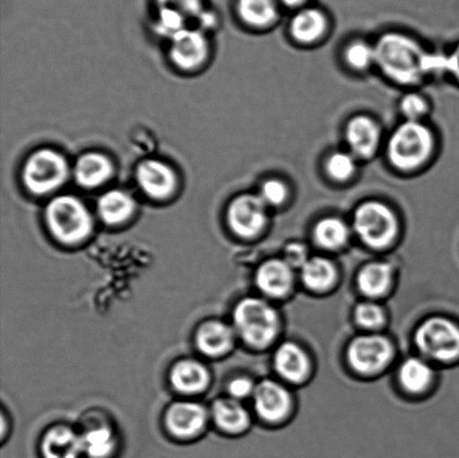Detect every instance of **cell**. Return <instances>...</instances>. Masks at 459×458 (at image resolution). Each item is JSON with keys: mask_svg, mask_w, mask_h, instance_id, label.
Listing matches in <instances>:
<instances>
[{"mask_svg": "<svg viewBox=\"0 0 459 458\" xmlns=\"http://www.w3.org/2000/svg\"><path fill=\"white\" fill-rule=\"evenodd\" d=\"M375 48L377 65L395 82L416 84L425 75L424 58L427 52L409 36L385 34L377 40Z\"/></svg>", "mask_w": 459, "mask_h": 458, "instance_id": "1", "label": "cell"}, {"mask_svg": "<svg viewBox=\"0 0 459 458\" xmlns=\"http://www.w3.org/2000/svg\"><path fill=\"white\" fill-rule=\"evenodd\" d=\"M434 148L431 130L420 121H406L394 130L388 143L390 163L400 170L420 168Z\"/></svg>", "mask_w": 459, "mask_h": 458, "instance_id": "2", "label": "cell"}, {"mask_svg": "<svg viewBox=\"0 0 459 458\" xmlns=\"http://www.w3.org/2000/svg\"><path fill=\"white\" fill-rule=\"evenodd\" d=\"M47 220L49 230L65 244H76L91 232L92 218L83 203L74 196H58L48 204Z\"/></svg>", "mask_w": 459, "mask_h": 458, "instance_id": "3", "label": "cell"}, {"mask_svg": "<svg viewBox=\"0 0 459 458\" xmlns=\"http://www.w3.org/2000/svg\"><path fill=\"white\" fill-rule=\"evenodd\" d=\"M234 324L247 343L263 348L277 335L278 317L274 309L264 300L246 298L234 311Z\"/></svg>", "mask_w": 459, "mask_h": 458, "instance_id": "4", "label": "cell"}, {"mask_svg": "<svg viewBox=\"0 0 459 458\" xmlns=\"http://www.w3.org/2000/svg\"><path fill=\"white\" fill-rule=\"evenodd\" d=\"M353 227L364 244L372 248H385L397 235L398 222L388 205L368 201L355 211Z\"/></svg>", "mask_w": 459, "mask_h": 458, "instance_id": "5", "label": "cell"}, {"mask_svg": "<svg viewBox=\"0 0 459 458\" xmlns=\"http://www.w3.org/2000/svg\"><path fill=\"white\" fill-rule=\"evenodd\" d=\"M69 175L65 157L51 150L34 152L26 161L22 178L34 194H47L61 186Z\"/></svg>", "mask_w": 459, "mask_h": 458, "instance_id": "6", "label": "cell"}, {"mask_svg": "<svg viewBox=\"0 0 459 458\" xmlns=\"http://www.w3.org/2000/svg\"><path fill=\"white\" fill-rule=\"evenodd\" d=\"M416 342L426 356L440 361L459 358V327L445 318H431L417 331Z\"/></svg>", "mask_w": 459, "mask_h": 458, "instance_id": "7", "label": "cell"}, {"mask_svg": "<svg viewBox=\"0 0 459 458\" xmlns=\"http://www.w3.org/2000/svg\"><path fill=\"white\" fill-rule=\"evenodd\" d=\"M267 204L260 195L245 194L232 201L228 210L230 227L237 235L251 238L258 235L267 222Z\"/></svg>", "mask_w": 459, "mask_h": 458, "instance_id": "8", "label": "cell"}, {"mask_svg": "<svg viewBox=\"0 0 459 458\" xmlns=\"http://www.w3.org/2000/svg\"><path fill=\"white\" fill-rule=\"evenodd\" d=\"M393 345L377 335H364L353 340L349 348V361L361 374H375L388 365Z\"/></svg>", "mask_w": 459, "mask_h": 458, "instance_id": "9", "label": "cell"}, {"mask_svg": "<svg viewBox=\"0 0 459 458\" xmlns=\"http://www.w3.org/2000/svg\"><path fill=\"white\" fill-rule=\"evenodd\" d=\"M170 57L183 70L199 66L208 56V44L199 30L184 29L172 38Z\"/></svg>", "mask_w": 459, "mask_h": 458, "instance_id": "10", "label": "cell"}, {"mask_svg": "<svg viewBox=\"0 0 459 458\" xmlns=\"http://www.w3.org/2000/svg\"><path fill=\"white\" fill-rule=\"evenodd\" d=\"M137 179L143 191L154 199H165L173 194L178 184L173 169L156 160L143 161L138 166Z\"/></svg>", "mask_w": 459, "mask_h": 458, "instance_id": "11", "label": "cell"}, {"mask_svg": "<svg viewBox=\"0 0 459 458\" xmlns=\"http://www.w3.org/2000/svg\"><path fill=\"white\" fill-rule=\"evenodd\" d=\"M381 133L379 125L368 116H357L346 127V141L354 155L370 159L379 147Z\"/></svg>", "mask_w": 459, "mask_h": 458, "instance_id": "12", "label": "cell"}, {"mask_svg": "<svg viewBox=\"0 0 459 458\" xmlns=\"http://www.w3.org/2000/svg\"><path fill=\"white\" fill-rule=\"evenodd\" d=\"M256 412L264 420H281L290 406V394L281 385L272 380L263 381L254 393Z\"/></svg>", "mask_w": 459, "mask_h": 458, "instance_id": "13", "label": "cell"}, {"mask_svg": "<svg viewBox=\"0 0 459 458\" xmlns=\"http://www.w3.org/2000/svg\"><path fill=\"white\" fill-rule=\"evenodd\" d=\"M166 424L175 436L191 438L204 429L206 424V411L197 403L179 402L169 410Z\"/></svg>", "mask_w": 459, "mask_h": 458, "instance_id": "14", "label": "cell"}, {"mask_svg": "<svg viewBox=\"0 0 459 458\" xmlns=\"http://www.w3.org/2000/svg\"><path fill=\"white\" fill-rule=\"evenodd\" d=\"M292 267L285 260H270L256 272V285L264 294L281 298L290 291L292 284Z\"/></svg>", "mask_w": 459, "mask_h": 458, "instance_id": "15", "label": "cell"}, {"mask_svg": "<svg viewBox=\"0 0 459 458\" xmlns=\"http://www.w3.org/2000/svg\"><path fill=\"white\" fill-rule=\"evenodd\" d=\"M43 458H80L83 454L82 436L66 428H56L45 435Z\"/></svg>", "mask_w": 459, "mask_h": 458, "instance_id": "16", "label": "cell"}, {"mask_svg": "<svg viewBox=\"0 0 459 458\" xmlns=\"http://www.w3.org/2000/svg\"><path fill=\"white\" fill-rule=\"evenodd\" d=\"M114 172L111 161L105 155L89 152L78 161L74 168L76 182L87 188H93L105 183Z\"/></svg>", "mask_w": 459, "mask_h": 458, "instance_id": "17", "label": "cell"}, {"mask_svg": "<svg viewBox=\"0 0 459 458\" xmlns=\"http://www.w3.org/2000/svg\"><path fill=\"white\" fill-rule=\"evenodd\" d=\"M196 344L206 356H222L232 347L233 332L221 322L206 323L197 333Z\"/></svg>", "mask_w": 459, "mask_h": 458, "instance_id": "18", "label": "cell"}, {"mask_svg": "<svg viewBox=\"0 0 459 458\" xmlns=\"http://www.w3.org/2000/svg\"><path fill=\"white\" fill-rule=\"evenodd\" d=\"M274 365L283 378L299 383L308 371V359L303 350L294 343H283L274 356Z\"/></svg>", "mask_w": 459, "mask_h": 458, "instance_id": "19", "label": "cell"}, {"mask_svg": "<svg viewBox=\"0 0 459 458\" xmlns=\"http://www.w3.org/2000/svg\"><path fill=\"white\" fill-rule=\"evenodd\" d=\"M170 380L175 389L184 393L202 392L209 384V372L200 362L184 360L172 370Z\"/></svg>", "mask_w": 459, "mask_h": 458, "instance_id": "20", "label": "cell"}, {"mask_svg": "<svg viewBox=\"0 0 459 458\" xmlns=\"http://www.w3.org/2000/svg\"><path fill=\"white\" fill-rule=\"evenodd\" d=\"M326 30V18L318 9H304L292 18V38L299 43L310 44L321 39Z\"/></svg>", "mask_w": 459, "mask_h": 458, "instance_id": "21", "label": "cell"}, {"mask_svg": "<svg viewBox=\"0 0 459 458\" xmlns=\"http://www.w3.org/2000/svg\"><path fill=\"white\" fill-rule=\"evenodd\" d=\"M98 210L103 221L108 224H119L132 217L134 203L132 197L126 193L110 191L99 200Z\"/></svg>", "mask_w": 459, "mask_h": 458, "instance_id": "22", "label": "cell"}, {"mask_svg": "<svg viewBox=\"0 0 459 458\" xmlns=\"http://www.w3.org/2000/svg\"><path fill=\"white\" fill-rule=\"evenodd\" d=\"M393 272L389 264L384 263H373L364 267L359 273L358 284L362 293L377 298L385 294L389 289Z\"/></svg>", "mask_w": 459, "mask_h": 458, "instance_id": "23", "label": "cell"}, {"mask_svg": "<svg viewBox=\"0 0 459 458\" xmlns=\"http://www.w3.org/2000/svg\"><path fill=\"white\" fill-rule=\"evenodd\" d=\"M213 415L220 428L230 433L241 432L249 425L247 411L234 399H222L215 402Z\"/></svg>", "mask_w": 459, "mask_h": 458, "instance_id": "24", "label": "cell"}, {"mask_svg": "<svg viewBox=\"0 0 459 458\" xmlns=\"http://www.w3.org/2000/svg\"><path fill=\"white\" fill-rule=\"evenodd\" d=\"M348 226L339 218L327 217L319 221L314 229V238L323 248L335 250L348 242Z\"/></svg>", "mask_w": 459, "mask_h": 458, "instance_id": "25", "label": "cell"}, {"mask_svg": "<svg viewBox=\"0 0 459 458\" xmlns=\"http://www.w3.org/2000/svg\"><path fill=\"white\" fill-rule=\"evenodd\" d=\"M238 11L247 24L255 27L272 24L277 17L274 0H238Z\"/></svg>", "mask_w": 459, "mask_h": 458, "instance_id": "26", "label": "cell"}, {"mask_svg": "<svg viewBox=\"0 0 459 458\" xmlns=\"http://www.w3.org/2000/svg\"><path fill=\"white\" fill-rule=\"evenodd\" d=\"M399 376L408 392L421 393L429 387L433 372L425 361L411 358L400 367Z\"/></svg>", "mask_w": 459, "mask_h": 458, "instance_id": "27", "label": "cell"}, {"mask_svg": "<svg viewBox=\"0 0 459 458\" xmlns=\"http://www.w3.org/2000/svg\"><path fill=\"white\" fill-rule=\"evenodd\" d=\"M301 278L308 289L323 290L334 281V267L327 259L321 257L308 259L301 267Z\"/></svg>", "mask_w": 459, "mask_h": 458, "instance_id": "28", "label": "cell"}, {"mask_svg": "<svg viewBox=\"0 0 459 458\" xmlns=\"http://www.w3.org/2000/svg\"><path fill=\"white\" fill-rule=\"evenodd\" d=\"M83 454L90 458H109L116 450V438L109 428L89 430L82 436Z\"/></svg>", "mask_w": 459, "mask_h": 458, "instance_id": "29", "label": "cell"}, {"mask_svg": "<svg viewBox=\"0 0 459 458\" xmlns=\"http://www.w3.org/2000/svg\"><path fill=\"white\" fill-rule=\"evenodd\" d=\"M357 170V160L352 154L337 151L328 157L326 172L335 181H346L352 177Z\"/></svg>", "mask_w": 459, "mask_h": 458, "instance_id": "30", "label": "cell"}, {"mask_svg": "<svg viewBox=\"0 0 459 458\" xmlns=\"http://www.w3.org/2000/svg\"><path fill=\"white\" fill-rule=\"evenodd\" d=\"M345 58L353 69L364 70L376 63V48L366 42H354L346 48Z\"/></svg>", "mask_w": 459, "mask_h": 458, "instance_id": "31", "label": "cell"}, {"mask_svg": "<svg viewBox=\"0 0 459 458\" xmlns=\"http://www.w3.org/2000/svg\"><path fill=\"white\" fill-rule=\"evenodd\" d=\"M355 318L359 325L368 329H376L384 324L385 312L379 305L375 303L359 304L355 311Z\"/></svg>", "mask_w": 459, "mask_h": 458, "instance_id": "32", "label": "cell"}, {"mask_svg": "<svg viewBox=\"0 0 459 458\" xmlns=\"http://www.w3.org/2000/svg\"><path fill=\"white\" fill-rule=\"evenodd\" d=\"M160 9H172L184 17L204 18L202 0H157Z\"/></svg>", "mask_w": 459, "mask_h": 458, "instance_id": "33", "label": "cell"}, {"mask_svg": "<svg viewBox=\"0 0 459 458\" xmlns=\"http://www.w3.org/2000/svg\"><path fill=\"white\" fill-rule=\"evenodd\" d=\"M186 17L172 9H160L157 29L161 34L173 38L178 31L186 29Z\"/></svg>", "mask_w": 459, "mask_h": 458, "instance_id": "34", "label": "cell"}, {"mask_svg": "<svg viewBox=\"0 0 459 458\" xmlns=\"http://www.w3.org/2000/svg\"><path fill=\"white\" fill-rule=\"evenodd\" d=\"M400 109L409 121H420L429 111V103L420 94L409 93L403 98Z\"/></svg>", "mask_w": 459, "mask_h": 458, "instance_id": "35", "label": "cell"}, {"mask_svg": "<svg viewBox=\"0 0 459 458\" xmlns=\"http://www.w3.org/2000/svg\"><path fill=\"white\" fill-rule=\"evenodd\" d=\"M287 195L288 188L285 183L279 179H268L261 186L260 197L267 205H281L286 201Z\"/></svg>", "mask_w": 459, "mask_h": 458, "instance_id": "36", "label": "cell"}, {"mask_svg": "<svg viewBox=\"0 0 459 458\" xmlns=\"http://www.w3.org/2000/svg\"><path fill=\"white\" fill-rule=\"evenodd\" d=\"M285 257V262L290 267H303L308 260L307 249L304 245L295 242L287 246Z\"/></svg>", "mask_w": 459, "mask_h": 458, "instance_id": "37", "label": "cell"}, {"mask_svg": "<svg viewBox=\"0 0 459 458\" xmlns=\"http://www.w3.org/2000/svg\"><path fill=\"white\" fill-rule=\"evenodd\" d=\"M254 384L247 378L233 380L229 385L230 393L233 398L243 399L251 396L255 393Z\"/></svg>", "mask_w": 459, "mask_h": 458, "instance_id": "38", "label": "cell"}, {"mask_svg": "<svg viewBox=\"0 0 459 458\" xmlns=\"http://www.w3.org/2000/svg\"><path fill=\"white\" fill-rule=\"evenodd\" d=\"M447 72L459 80V45L447 56Z\"/></svg>", "mask_w": 459, "mask_h": 458, "instance_id": "39", "label": "cell"}, {"mask_svg": "<svg viewBox=\"0 0 459 458\" xmlns=\"http://www.w3.org/2000/svg\"><path fill=\"white\" fill-rule=\"evenodd\" d=\"M306 0H281L282 4H285L288 7H299L303 4Z\"/></svg>", "mask_w": 459, "mask_h": 458, "instance_id": "40", "label": "cell"}]
</instances>
